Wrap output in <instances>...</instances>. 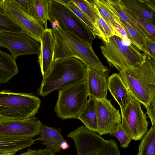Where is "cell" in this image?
I'll use <instances>...</instances> for the list:
<instances>
[{
	"mask_svg": "<svg viewBox=\"0 0 155 155\" xmlns=\"http://www.w3.org/2000/svg\"><path fill=\"white\" fill-rule=\"evenodd\" d=\"M94 0L98 10L102 17L115 30V27L116 22L114 18L115 14L107 6L104 0Z\"/></svg>",
	"mask_w": 155,
	"mask_h": 155,
	"instance_id": "f546056e",
	"label": "cell"
},
{
	"mask_svg": "<svg viewBox=\"0 0 155 155\" xmlns=\"http://www.w3.org/2000/svg\"><path fill=\"white\" fill-rule=\"evenodd\" d=\"M0 12L4 15L5 10L3 6V0H0Z\"/></svg>",
	"mask_w": 155,
	"mask_h": 155,
	"instance_id": "f35d334b",
	"label": "cell"
},
{
	"mask_svg": "<svg viewBox=\"0 0 155 155\" xmlns=\"http://www.w3.org/2000/svg\"><path fill=\"white\" fill-rule=\"evenodd\" d=\"M118 74L133 98L149 106L155 97V62L147 59Z\"/></svg>",
	"mask_w": 155,
	"mask_h": 155,
	"instance_id": "3957f363",
	"label": "cell"
},
{
	"mask_svg": "<svg viewBox=\"0 0 155 155\" xmlns=\"http://www.w3.org/2000/svg\"><path fill=\"white\" fill-rule=\"evenodd\" d=\"M40 43V52L38 62L43 79L50 72L54 62L55 42L51 28H45Z\"/></svg>",
	"mask_w": 155,
	"mask_h": 155,
	"instance_id": "9a60e30c",
	"label": "cell"
},
{
	"mask_svg": "<svg viewBox=\"0 0 155 155\" xmlns=\"http://www.w3.org/2000/svg\"><path fill=\"white\" fill-rule=\"evenodd\" d=\"M4 32L23 34V31L18 25L0 12V33Z\"/></svg>",
	"mask_w": 155,
	"mask_h": 155,
	"instance_id": "4dcf8cb0",
	"label": "cell"
},
{
	"mask_svg": "<svg viewBox=\"0 0 155 155\" xmlns=\"http://www.w3.org/2000/svg\"><path fill=\"white\" fill-rule=\"evenodd\" d=\"M108 72L87 67L86 80L89 97L97 100L107 99Z\"/></svg>",
	"mask_w": 155,
	"mask_h": 155,
	"instance_id": "5bb4252c",
	"label": "cell"
},
{
	"mask_svg": "<svg viewBox=\"0 0 155 155\" xmlns=\"http://www.w3.org/2000/svg\"><path fill=\"white\" fill-rule=\"evenodd\" d=\"M52 30L55 42L54 62L74 58L80 60L88 68L103 71L107 70L95 53L91 43L64 30L58 23Z\"/></svg>",
	"mask_w": 155,
	"mask_h": 155,
	"instance_id": "6da1fadb",
	"label": "cell"
},
{
	"mask_svg": "<svg viewBox=\"0 0 155 155\" xmlns=\"http://www.w3.org/2000/svg\"><path fill=\"white\" fill-rule=\"evenodd\" d=\"M149 5L155 9V0H147Z\"/></svg>",
	"mask_w": 155,
	"mask_h": 155,
	"instance_id": "74e56055",
	"label": "cell"
},
{
	"mask_svg": "<svg viewBox=\"0 0 155 155\" xmlns=\"http://www.w3.org/2000/svg\"><path fill=\"white\" fill-rule=\"evenodd\" d=\"M101 53L108 62L119 72L144 61L147 56L130 41L114 35L108 42L100 46Z\"/></svg>",
	"mask_w": 155,
	"mask_h": 155,
	"instance_id": "277c9868",
	"label": "cell"
},
{
	"mask_svg": "<svg viewBox=\"0 0 155 155\" xmlns=\"http://www.w3.org/2000/svg\"><path fill=\"white\" fill-rule=\"evenodd\" d=\"M155 97H154L149 106L145 107L147 113L151 121L152 125H155Z\"/></svg>",
	"mask_w": 155,
	"mask_h": 155,
	"instance_id": "e575fe53",
	"label": "cell"
},
{
	"mask_svg": "<svg viewBox=\"0 0 155 155\" xmlns=\"http://www.w3.org/2000/svg\"><path fill=\"white\" fill-rule=\"evenodd\" d=\"M90 1L97 17L95 35L99 37L104 42H108L110 37L114 35L117 36L113 28L105 21L100 14L94 0H90Z\"/></svg>",
	"mask_w": 155,
	"mask_h": 155,
	"instance_id": "cb8c5ba5",
	"label": "cell"
},
{
	"mask_svg": "<svg viewBox=\"0 0 155 155\" xmlns=\"http://www.w3.org/2000/svg\"><path fill=\"white\" fill-rule=\"evenodd\" d=\"M42 125L35 116L18 120L0 118V136L14 138H32L40 134Z\"/></svg>",
	"mask_w": 155,
	"mask_h": 155,
	"instance_id": "8fae6325",
	"label": "cell"
},
{
	"mask_svg": "<svg viewBox=\"0 0 155 155\" xmlns=\"http://www.w3.org/2000/svg\"><path fill=\"white\" fill-rule=\"evenodd\" d=\"M61 132L60 128L42 124L39 136L35 140L42 142L43 145L51 150L54 154L60 153L61 150V143L66 141L61 134Z\"/></svg>",
	"mask_w": 155,
	"mask_h": 155,
	"instance_id": "e0dca14e",
	"label": "cell"
},
{
	"mask_svg": "<svg viewBox=\"0 0 155 155\" xmlns=\"http://www.w3.org/2000/svg\"><path fill=\"white\" fill-rule=\"evenodd\" d=\"M104 1L108 8L119 18L128 24L144 37L154 39L135 21L125 13L122 8L120 0H105Z\"/></svg>",
	"mask_w": 155,
	"mask_h": 155,
	"instance_id": "603a6c76",
	"label": "cell"
},
{
	"mask_svg": "<svg viewBox=\"0 0 155 155\" xmlns=\"http://www.w3.org/2000/svg\"><path fill=\"white\" fill-rule=\"evenodd\" d=\"M141 103L134 99L121 111V126L132 140H140L147 133L148 123Z\"/></svg>",
	"mask_w": 155,
	"mask_h": 155,
	"instance_id": "30bf717a",
	"label": "cell"
},
{
	"mask_svg": "<svg viewBox=\"0 0 155 155\" xmlns=\"http://www.w3.org/2000/svg\"><path fill=\"white\" fill-rule=\"evenodd\" d=\"M114 18L115 21L119 24L126 32L130 38V42L142 51L145 37L141 35L128 24L119 18L115 15Z\"/></svg>",
	"mask_w": 155,
	"mask_h": 155,
	"instance_id": "484cf974",
	"label": "cell"
},
{
	"mask_svg": "<svg viewBox=\"0 0 155 155\" xmlns=\"http://www.w3.org/2000/svg\"><path fill=\"white\" fill-rule=\"evenodd\" d=\"M120 1L121 5L155 25V9L149 5L147 0H120Z\"/></svg>",
	"mask_w": 155,
	"mask_h": 155,
	"instance_id": "ac0fdd59",
	"label": "cell"
},
{
	"mask_svg": "<svg viewBox=\"0 0 155 155\" xmlns=\"http://www.w3.org/2000/svg\"><path fill=\"white\" fill-rule=\"evenodd\" d=\"M49 20L56 21L64 30L92 44L96 37L92 31L72 12L55 0H50Z\"/></svg>",
	"mask_w": 155,
	"mask_h": 155,
	"instance_id": "ba28073f",
	"label": "cell"
},
{
	"mask_svg": "<svg viewBox=\"0 0 155 155\" xmlns=\"http://www.w3.org/2000/svg\"><path fill=\"white\" fill-rule=\"evenodd\" d=\"M70 1L80 9L90 19L95 28L96 32L95 34V35L97 17L96 11L90 0H71Z\"/></svg>",
	"mask_w": 155,
	"mask_h": 155,
	"instance_id": "f1b7e54d",
	"label": "cell"
},
{
	"mask_svg": "<svg viewBox=\"0 0 155 155\" xmlns=\"http://www.w3.org/2000/svg\"><path fill=\"white\" fill-rule=\"evenodd\" d=\"M60 147L61 149L64 150L69 148V146L66 141H65L61 143Z\"/></svg>",
	"mask_w": 155,
	"mask_h": 155,
	"instance_id": "8d00e7d4",
	"label": "cell"
},
{
	"mask_svg": "<svg viewBox=\"0 0 155 155\" xmlns=\"http://www.w3.org/2000/svg\"><path fill=\"white\" fill-rule=\"evenodd\" d=\"M74 141L77 155H120L114 139L106 140L82 125L67 135Z\"/></svg>",
	"mask_w": 155,
	"mask_h": 155,
	"instance_id": "8992f818",
	"label": "cell"
},
{
	"mask_svg": "<svg viewBox=\"0 0 155 155\" xmlns=\"http://www.w3.org/2000/svg\"><path fill=\"white\" fill-rule=\"evenodd\" d=\"M137 155H155V125H152L143 137Z\"/></svg>",
	"mask_w": 155,
	"mask_h": 155,
	"instance_id": "d4e9b609",
	"label": "cell"
},
{
	"mask_svg": "<svg viewBox=\"0 0 155 155\" xmlns=\"http://www.w3.org/2000/svg\"><path fill=\"white\" fill-rule=\"evenodd\" d=\"M107 88L120 106L121 111L133 98L118 74L114 73L107 79Z\"/></svg>",
	"mask_w": 155,
	"mask_h": 155,
	"instance_id": "2e32d148",
	"label": "cell"
},
{
	"mask_svg": "<svg viewBox=\"0 0 155 155\" xmlns=\"http://www.w3.org/2000/svg\"><path fill=\"white\" fill-rule=\"evenodd\" d=\"M83 110L78 118L89 130L97 133V100L89 97Z\"/></svg>",
	"mask_w": 155,
	"mask_h": 155,
	"instance_id": "ffe728a7",
	"label": "cell"
},
{
	"mask_svg": "<svg viewBox=\"0 0 155 155\" xmlns=\"http://www.w3.org/2000/svg\"><path fill=\"white\" fill-rule=\"evenodd\" d=\"M40 100L29 93L0 91V118L24 119L34 117L40 107Z\"/></svg>",
	"mask_w": 155,
	"mask_h": 155,
	"instance_id": "5b68a950",
	"label": "cell"
},
{
	"mask_svg": "<svg viewBox=\"0 0 155 155\" xmlns=\"http://www.w3.org/2000/svg\"><path fill=\"white\" fill-rule=\"evenodd\" d=\"M4 15L18 25L23 34L41 42L45 29L38 20L25 12L14 0H3Z\"/></svg>",
	"mask_w": 155,
	"mask_h": 155,
	"instance_id": "9c48e42d",
	"label": "cell"
},
{
	"mask_svg": "<svg viewBox=\"0 0 155 155\" xmlns=\"http://www.w3.org/2000/svg\"><path fill=\"white\" fill-rule=\"evenodd\" d=\"M28 14L41 23L45 28H48L47 21L49 20L48 5L50 0H28Z\"/></svg>",
	"mask_w": 155,
	"mask_h": 155,
	"instance_id": "7402d4cb",
	"label": "cell"
},
{
	"mask_svg": "<svg viewBox=\"0 0 155 155\" xmlns=\"http://www.w3.org/2000/svg\"><path fill=\"white\" fill-rule=\"evenodd\" d=\"M0 46L8 49L15 60L18 56L24 55L39 56L40 52V44L24 34L6 32L0 33Z\"/></svg>",
	"mask_w": 155,
	"mask_h": 155,
	"instance_id": "7c38bea8",
	"label": "cell"
},
{
	"mask_svg": "<svg viewBox=\"0 0 155 155\" xmlns=\"http://www.w3.org/2000/svg\"><path fill=\"white\" fill-rule=\"evenodd\" d=\"M19 155H55L50 149L47 148L38 150H32L29 148L26 152Z\"/></svg>",
	"mask_w": 155,
	"mask_h": 155,
	"instance_id": "836d02e7",
	"label": "cell"
},
{
	"mask_svg": "<svg viewBox=\"0 0 155 155\" xmlns=\"http://www.w3.org/2000/svg\"><path fill=\"white\" fill-rule=\"evenodd\" d=\"M109 134L110 136L116 137L119 140L120 147L124 148H127L132 139L122 128L121 125L118 128Z\"/></svg>",
	"mask_w": 155,
	"mask_h": 155,
	"instance_id": "1f68e13d",
	"label": "cell"
},
{
	"mask_svg": "<svg viewBox=\"0 0 155 155\" xmlns=\"http://www.w3.org/2000/svg\"><path fill=\"white\" fill-rule=\"evenodd\" d=\"M97 133L100 135L110 134L121 125V116L119 110L110 100H97Z\"/></svg>",
	"mask_w": 155,
	"mask_h": 155,
	"instance_id": "4fadbf2b",
	"label": "cell"
},
{
	"mask_svg": "<svg viewBox=\"0 0 155 155\" xmlns=\"http://www.w3.org/2000/svg\"><path fill=\"white\" fill-rule=\"evenodd\" d=\"M121 5L125 13L135 21L154 39H155V25L143 18L135 14L126 7Z\"/></svg>",
	"mask_w": 155,
	"mask_h": 155,
	"instance_id": "83f0119b",
	"label": "cell"
},
{
	"mask_svg": "<svg viewBox=\"0 0 155 155\" xmlns=\"http://www.w3.org/2000/svg\"><path fill=\"white\" fill-rule=\"evenodd\" d=\"M20 7L26 13H28L29 7L28 0H14Z\"/></svg>",
	"mask_w": 155,
	"mask_h": 155,
	"instance_id": "d590c367",
	"label": "cell"
},
{
	"mask_svg": "<svg viewBox=\"0 0 155 155\" xmlns=\"http://www.w3.org/2000/svg\"><path fill=\"white\" fill-rule=\"evenodd\" d=\"M144 41L142 51L148 56V59L155 62V40L145 37Z\"/></svg>",
	"mask_w": 155,
	"mask_h": 155,
	"instance_id": "d6a6232c",
	"label": "cell"
},
{
	"mask_svg": "<svg viewBox=\"0 0 155 155\" xmlns=\"http://www.w3.org/2000/svg\"><path fill=\"white\" fill-rule=\"evenodd\" d=\"M35 139H18L0 136V155H15L19 151L34 144Z\"/></svg>",
	"mask_w": 155,
	"mask_h": 155,
	"instance_id": "d6986e66",
	"label": "cell"
},
{
	"mask_svg": "<svg viewBox=\"0 0 155 155\" xmlns=\"http://www.w3.org/2000/svg\"><path fill=\"white\" fill-rule=\"evenodd\" d=\"M55 0V1L63 4L72 12L84 22L92 31L94 34H95V28L90 19L80 9L71 2L70 0Z\"/></svg>",
	"mask_w": 155,
	"mask_h": 155,
	"instance_id": "4316f807",
	"label": "cell"
},
{
	"mask_svg": "<svg viewBox=\"0 0 155 155\" xmlns=\"http://www.w3.org/2000/svg\"><path fill=\"white\" fill-rule=\"evenodd\" d=\"M87 67L80 60L71 58L53 62L51 69L42 82L38 92L45 97L55 90H61L86 79Z\"/></svg>",
	"mask_w": 155,
	"mask_h": 155,
	"instance_id": "7a4b0ae2",
	"label": "cell"
},
{
	"mask_svg": "<svg viewBox=\"0 0 155 155\" xmlns=\"http://www.w3.org/2000/svg\"><path fill=\"white\" fill-rule=\"evenodd\" d=\"M88 96L86 80L59 90L54 108L56 114L63 120L78 118Z\"/></svg>",
	"mask_w": 155,
	"mask_h": 155,
	"instance_id": "52a82bcc",
	"label": "cell"
},
{
	"mask_svg": "<svg viewBox=\"0 0 155 155\" xmlns=\"http://www.w3.org/2000/svg\"><path fill=\"white\" fill-rule=\"evenodd\" d=\"M18 71L15 60L0 49V84L7 83Z\"/></svg>",
	"mask_w": 155,
	"mask_h": 155,
	"instance_id": "44dd1931",
	"label": "cell"
}]
</instances>
